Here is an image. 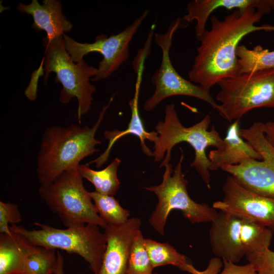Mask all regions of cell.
Instances as JSON below:
<instances>
[{"label": "cell", "instance_id": "cell-34", "mask_svg": "<svg viewBox=\"0 0 274 274\" xmlns=\"http://www.w3.org/2000/svg\"><path fill=\"white\" fill-rule=\"evenodd\" d=\"M273 42H274V41H273Z\"/></svg>", "mask_w": 274, "mask_h": 274}, {"label": "cell", "instance_id": "cell-9", "mask_svg": "<svg viewBox=\"0 0 274 274\" xmlns=\"http://www.w3.org/2000/svg\"><path fill=\"white\" fill-rule=\"evenodd\" d=\"M180 23L181 19L177 18L170 23L165 33H156L154 35L155 42L161 49L162 58L159 67L151 79L155 87L154 92L144 105V109L147 112L154 110L164 99L177 95L198 98L210 104L214 109L218 105L210 92L183 78L172 64L170 50L173 36Z\"/></svg>", "mask_w": 274, "mask_h": 274}, {"label": "cell", "instance_id": "cell-12", "mask_svg": "<svg viewBox=\"0 0 274 274\" xmlns=\"http://www.w3.org/2000/svg\"><path fill=\"white\" fill-rule=\"evenodd\" d=\"M224 196L212 207L219 211L245 218L274 232V197L263 195L244 187L228 175L222 188Z\"/></svg>", "mask_w": 274, "mask_h": 274}, {"label": "cell", "instance_id": "cell-30", "mask_svg": "<svg viewBox=\"0 0 274 274\" xmlns=\"http://www.w3.org/2000/svg\"><path fill=\"white\" fill-rule=\"evenodd\" d=\"M223 268L219 274H257L253 266L248 263L243 265L223 261Z\"/></svg>", "mask_w": 274, "mask_h": 274}, {"label": "cell", "instance_id": "cell-26", "mask_svg": "<svg viewBox=\"0 0 274 274\" xmlns=\"http://www.w3.org/2000/svg\"><path fill=\"white\" fill-rule=\"evenodd\" d=\"M57 261V250L44 247L27 258L28 264L36 274H54Z\"/></svg>", "mask_w": 274, "mask_h": 274}, {"label": "cell", "instance_id": "cell-19", "mask_svg": "<svg viewBox=\"0 0 274 274\" xmlns=\"http://www.w3.org/2000/svg\"><path fill=\"white\" fill-rule=\"evenodd\" d=\"M221 149L212 150L208 154L210 170H217L223 165H234L248 159L262 160L261 155L240 134L239 120L228 127Z\"/></svg>", "mask_w": 274, "mask_h": 274}, {"label": "cell", "instance_id": "cell-8", "mask_svg": "<svg viewBox=\"0 0 274 274\" xmlns=\"http://www.w3.org/2000/svg\"><path fill=\"white\" fill-rule=\"evenodd\" d=\"M215 110L229 122L256 108L274 109V68L238 74L218 83Z\"/></svg>", "mask_w": 274, "mask_h": 274}, {"label": "cell", "instance_id": "cell-24", "mask_svg": "<svg viewBox=\"0 0 274 274\" xmlns=\"http://www.w3.org/2000/svg\"><path fill=\"white\" fill-rule=\"evenodd\" d=\"M100 217L110 225H120L126 222L129 211L123 208L113 196L100 194L96 191L89 192Z\"/></svg>", "mask_w": 274, "mask_h": 274}, {"label": "cell", "instance_id": "cell-2", "mask_svg": "<svg viewBox=\"0 0 274 274\" xmlns=\"http://www.w3.org/2000/svg\"><path fill=\"white\" fill-rule=\"evenodd\" d=\"M113 97L103 107L91 127L71 124L67 127L52 126L45 129L37 159L40 186L50 184L62 172L78 167L82 160L98 151L95 146L101 143L95 138V133Z\"/></svg>", "mask_w": 274, "mask_h": 274}, {"label": "cell", "instance_id": "cell-29", "mask_svg": "<svg viewBox=\"0 0 274 274\" xmlns=\"http://www.w3.org/2000/svg\"><path fill=\"white\" fill-rule=\"evenodd\" d=\"M154 26H152L149 31L148 38L144 47L142 48L136 56L133 62V67L136 73L142 67H144V62L147 56L150 52V47L152 37L154 35Z\"/></svg>", "mask_w": 274, "mask_h": 274}, {"label": "cell", "instance_id": "cell-23", "mask_svg": "<svg viewBox=\"0 0 274 274\" xmlns=\"http://www.w3.org/2000/svg\"><path fill=\"white\" fill-rule=\"evenodd\" d=\"M273 233L261 224L242 218L241 239L245 256L269 248Z\"/></svg>", "mask_w": 274, "mask_h": 274}, {"label": "cell", "instance_id": "cell-33", "mask_svg": "<svg viewBox=\"0 0 274 274\" xmlns=\"http://www.w3.org/2000/svg\"><path fill=\"white\" fill-rule=\"evenodd\" d=\"M54 274H65L64 270V258L63 255L57 251V261Z\"/></svg>", "mask_w": 274, "mask_h": 274}, {"label": "cell", "instance_id": "cell-28", "mask_svg": "<svg viewBox=\"0 0 274 274\" xmlns=\"http://www.w3.org/2000/svg\"><path fill=\"white\" fill-rule=\"evenodd\" d=\"M22 217L17 204L10 202L0 201V233L10 231L9 224L16 225L21 222Z\"/></svg>", "mask_w": 274, "mask_h": 274}, {"label": "cell", "instance_id": "cell-5", "mask_svg": "<svg viewBox=\"0 0 274 274\" xmlns=\"http://www.w3.org/2000/svg\"><path fill=\"white\" fill-rule=\"evenodd\" d=\"M34 224L39 229L28 230L18 225H11L9 228L23 235L33 246L60 249L80 256L88 263L93 274H98L107 245L99 226L85 224L59 229L38 222Z\"/></svg>", "mask_w": 274, "mask_h": 274}, {"label": "cell", "instance_id": "cell-4", "mask_svg": "<svg viewBox=\"0 0 274 274\" xmlns=\"http://www.w3.org/2000/svg\"><path fill=\"white\" fill-rule=\"evenodd\" d=\"M43 43L44 84H47L49 74L55 73V81L62 86L59 97L61 102L67 104L74 97L77 99V116L80 124L81 116L89 112L92 104L96 87L90 81L96 75L97 67L88 65L84 60L74 62L65 48L62 36Z\"/></svg>", "mask_w": 274, "mask_h": 274}, {"label": "cell", "instance_id": "cell-22", "mask_svg": "<svg viewBox=\"0 0 274 274\" xmlns=\"http://www.w3.org/2000/svg\"><path fill=\"white\" fill-rule=\"evenodd\" d=\"M238 74L274 68V50L269 51L261 45L250 49L238 45L236 49Z\"/></svg>", "mask_w": 274, "mask_h": 274}, {"label": "cell", "instance_id": "cell-18", "mask_svg": "<svg viewBox=\"0 0 274 274\" xmlns=\"http://www.w3.org/2000/svg\"><path fill=\"white\" fill-rule=\"evenodd\" d=\"M143 71V69L141 70L136 73L137 78L134 96L129 101L131 110V118L128 127L123 130L114 129L112 131H105L104 135L105 138L109 141L108 147L98 157L90 161L87 164L95 163L97 168L100 167L107 161L111 150L114 144L121 138L130 134H133L139 138L143 153L148 156L152 157L153 152L146 146L145 140H148L152 142L157 133L155 131L148 132L146 130L139 111V96Z\"/></svg>", "mask_w": 274, "mask_h": 274}, {"label": "cell", "instance_id": "cell-21", "mask_svg": "<svg viewBox=\"0 0 274 274\" xmlns=\"http://www.w3.org/2000/svg\"><path fill=\"white\" fill-rule=\"evenodd\" d=\"M145 246L153 268L163 265H172L190 273L193 266L188 258L179 253L168 243H161L150 238L145 239Z\"/></svg>", "mask_w": 274, "mask_h": 274}, {"label": "cell", "instance_id": "cell-14", "mask_svg": "<svg viewBox=\"0 0 274 274\" xmlns=\"http://www.w3.org/2000/svg\"><path fill=\"white\" fill-rule=\"evenodd\" d=\"M242 218L219 211L211 221L210 242L216 257L237 263L245 256L241 239Z\"/></svg>", "mask_w": 274, "mask_h": 274}, {"label": "cell", "instance_id": "cell-10", "mask_svg": "<svg viewBox=\"0 0 274 274\" xmlns=\"http://www.w3.org/2000/svg\"><path fill=\"white\" fill-rule=\"evenodd\" d=\"M145 10L132 23L120 32L111 35L97 36L92 43L78 42L65 33L62 36L65 48L74 62H78L91 52H98L103 56L99 62L96 75L91 79L97 81L105 79L114 73L128 59L129 44L138 29L148 15Z\"/></svg>", "mask_w": 274, "mask_h": 274}, {"label": "cell", "instance_id": "cell-20", "mask_svg": "<svg viewBox=\"0 0 274 274\" xmlns=\"http://www.w3.org/2000/svg\"><path fill=\"white\" fill-rule=\"evenodd\" d=\"M121 162V159L115 158L108 166L100 170L92 169L87 164H79L78 169L82 177L93 185L96 192L113 196L120 184L117 177V170Z\"/></svg>", "mask_w": 274, "mask_h": 274}, {"label": "cell", "instance_id": "cell-25", "mask_svg": "<svg viewBox=\"0 0 274 274\" xmlns=\"http://www.w3.org/2000/svg\"><path fill=\"white\" fill-rule=\"evenodd\" d=\"M153 269L140 230L131 247L126 274H157L153 273Z\"/></svg>", "mask_w": 274, "mask_h": 274}, {"label": "cell", "instance_id": "cell-15", "mask_svg": "<svg viewBox=\"0 0 274 274\" xmlns=\"http://www.w3.org/2000/svg\"><path fill=\"white\" fill-rule=\"evenodd\" d=\"M16 8L23 13L32 16V27L36 30L46 32L45 42H50L58 37L70 32L73 24L62 13L60 1L44 0L41 5L37 0H32L29 4L19 3Z\"/></svg>", "mask_w": 274, "mask_h": 274}, {"label": "cell", "instance_id": "cell-31", "mask_svg": "<svg viewBox=\"0 0 274 274\" xmlns=\"http://www.w3.org/2000/svg\"><path fill=\"white\" fill-rule=\"evenodd\" d=\"M223 265V262L218 257L211 258L207 268L202 271L196 269L193 266L190 273L191 274H219Z\"/></svg>", "mask_w": 274, "mask_h": 274}, {"label": "cell", "instance_id": "cell-11", "mask_svg": "<svg viewBox=\"0 0 274 274\" xmlns=\"http://www.w3.org/2000/svg\"><path fill=\"white\" fill-rule=\"evenodd\" d=\"M262 122L240 128L241 136L261 156L262 160L248 159L221 169L232 176L241 185L256 193L274 197V148L266 139Z\"/></svg>", "mask_w": 274, "mask_h": 274}, {"label": "cell", "instance_id": "cell-32", "mask_svg": "<svg viewBox=\"0 0 274 274\" xmlns=\"http://www.w3.org/2000/svg\"><path fill=\"white\" fill-rule=\"evenodd\" d=\"M262 129L266 139L274 148V121L262 122Z\"/></svg>", "mask_w": 274, "mask_h": 274}, {"label": "cell", "instance_id": "cell-16", "mask_svg": "<svg viewBox=\"0 0 274 274\" xmlns=\"http://www.w3.org/2000/svg\"><path fill=\"white\" fill-rule=\"evenodd\" d=\"M245 10L253 8L265 14L274 10V0H194L188 3L187 13L183 19L188 23L196 21L195 36L197 40L206 30L207 21L211 14L218 8Z\"/></svg>", "mask_w": 274, "mask_h": 274}, {"label": "cell", "instance_id": "cell-7", "mask_svg": "<svg viewBox=\"0 0 274 274\" xmlns=\"http://www.w3.org/2000/svg\"><path fill=\"white\" fill-rule=\"evenodd\" d=\"M181 156L174 170L170 163L165 165L162 182L158 185L145 187L154 192L158 201L149 219L151 225L159 234H164L167 217L172 211H180L191 223L211 222L218 214L217 210L205 203H198L189 196L188 181L183 172L184 154L180 148Z\"/></svg>", "mask_w": 274, "mask_h": 274}, {"label": "cell", "instance_id": "cell-3", "mask_svg": "<svg viewBox=\"0 0 274 274\" xmlns=\"http://www.w3.org/2000/svg\"><path fill=\"white\" fill-rule=\"evenodd\" d=\"M211 122V116L208 114L195 124L185 127L178 116L175 105H167L164 120L159 121L155 126L158 134L152 142L154 144L152 156L154 162H158L163 159L159 167H164L170 163L173 148L180 143H187L195 153L194 159L190 166L195 168L210 189V161L206 150L209 146L221 149L224 146L223 139L214 125L211 130H208Z\"/></svg>", "mask_w": 274, "mask_h": 274}, {"label": "cell", "instance_id": "cell-13", "mask_svg": "<svg viewBox=\"0 0 274 274\" xmlns=\"http://www.w3.org/2000/svg\"><path fill=\"white\" fill-rule=\"evenodd\" d=\"M141 224L139 218H132L120 225H107L106 248L98 274H126L131 247Z\"/></svg>", "mask_w": 274, "mask_h": 274}, {"label": "cell", "instance_id": "cell-6", "mask_svg": "<svg viewBox=\"0 0 274 274\" xmlns=\"http://www.w3.org/2000/svg\"><path fill=\"white\" fill-rule=\"evenodd\" d=\"M39 193L67 228L92 224L104 229L108 225L97 213L78 167L64 171L50 184L40 186Z\"/></svg>", "mask_w": 274, "mask_h": 274}, {"label": "cell", "instance_id": "cell-1", "mask_svg": "<svg viewBox=\"0 0 274 274\" xmlns=\"http://www.w3.org/2000/svg\"><path fill=\"white\" fill-rule=\"evenodd\" d=\"M264 14L250 8L234 10L223 20L211 15V29H206L198 40L200 43L188 74L189 81L210 92V89L222 80L237 75L236 52L240 41L253 32L274 31V26L255 25Z\"/></svg>", "mask_w": 274, "mask_h": 274}, {"label": "cell", "instance_id": "cell-27", "mask_svg": "<svg viewBox=\"0 0 274 274\" xmlns=\"http://www.w3.org/2000/svg\"><path fill=\"white\" fill-rule=\"evenodd\" d=\"M257 274H274V251L267 248L265 250L246 256Z\"/></svg>", "mask_w": 274, "mask_h": 274}, {"label": "cell", "instance_id": "cell-17", "mask_svg": "<svg viewBox=\"0 0 274 274\" xmlns=\"http://www.w3.org/2000/svg\"><path fill=\"white\" fill-rule=\"evenodd\" d=\"M40 249L16 232L10 230L1 234L0 274H36L30 268L27 258Z\"/></svg>", "mask_w": 274, "mask_h": 274}]
</instances>
